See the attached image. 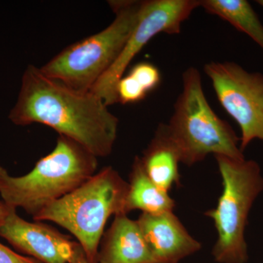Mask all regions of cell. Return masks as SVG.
I'll return each instance as SVG.
<instances>
[{"label": "cell", "instance_id": "obj_13", "mask_svg": "<svg viewBox=\"0 0 263 263\" xmlns=\"http://www.w3.org/2000/svg\"><path fill=\"white\" fill-rule=\"evenodd\" d=\"M176 202L155 184L143 168L141 158L136 157L128 183L126 198V214L133 210H141L143 214H158L174 212Z\"/></svg>", "mask_w": 263, "mask_h": 263}, {"label": "cell", "instance_id": "obj_19", "mask_svg": "<svg viewBox=\"0 0 263 263\" xmlns=\"http://www.w3.org/2000/svg\"><path fill=\"white\" fill-rule=\"evenodd\" d=\"M11 209L12 206H10L6 202L0 201V222L6 217Z\"/></svg>", "mask_w": 263, "mask_h": 263}, {"label": "cell", "instance_id": "obj_3", "mask_svg": "<svg viewBox=\"0 0 263 263\" xmlns=\"http://www.w3.org/2000/svg\"><path fill=\"white\" fill-rule=\"evenodd\" d=\"M128 183L112 167L98 174L70 193L33 216L53 221L79 240L90 263H98L99 245L110 216L125 214Z\"/></svg>", "mask_w": 263, "mask_h": 263}, {"label": "cell", "instance_id": "obj_18", "mask_svg": "<svg viewBox=\"0 0 263 263\" xmlns=\"http://www.w3.org/2000/svg\"><path fill=\"white\" fill-rule=\"evenodd\" d=\"M71 263H90L86 258V254H85L81 246L76 252L75 257Z\"/></svg>", "mask_w": 263, "mask_h": 263}, {"label": "cell", "instance_id": "obj_11", "mask_svg": "<svg viewBox=\"0 0 263 263\" xmlns=\"http://www.w3.org/2000/svg\"><path fill=\"white\" fill-rule=\"evenodd\" d=\"M98 252L100 263H160L147 245L138 221L115 216Z\"/></svg>", "mask_w": 263, "mask_h": 263}, {"label": "cell", "instance_id": "obj_12", "mask_svg": "<svg viewBox=\"0 0 263 263\" xmlns=\"http://www.w3.org/2000/svg\"><path fill=\"white\" fill-rule=\"evenodd\" d=\"M140 158L148 177L161 190L169 193L174 185H181V157L167 133L165 124L158 126L155 136L143 152V157Z\"/></svg>", "mask_w": 263, "mask_h": 263}, {"label": "cell", "instance_id": "obj_17", "mask_svg": "<svg viewBox=\"0 0 263 263\" xmlns=\"http://www.w3.org/2000/svg\"><path fill=\"white\" fill-rule=\"evenodd\" d=\"M0 263H42L31 257H24L0 243Z\"/></svg>", "mask_w": 263, "mask_h": 263}, {"label": "cell", "instance_id": "obj_7", "mask_svg": "<svg viewBox=\"0 0 263 263\" xmlns=\"http://www.w3.org/2000/svg\"><path fill=\"white\" fill-rule=\"evenodd\" d=\"M198 7L200 0L142 1L138 23L122 53L93 86L91 92L101 99L106 106L117 103V85L133 59L157 34L181 32L183 22Z\"/></svg>", "mask_w": 263, "mask_h": 263}, {"label": "cell", "instance_id": "obj_5", "mask_svg": "<svg viewBox=\"0 0 263 263\" xmlns=\"http://www.w3.org/2000/svg\"><path fill=\"white\" fill-rule=\"evenodd\" d=\"M109 5L115 13L113 22L62 50L40 67L44 75L76 91H91L122 53L138 23L142 1H110Z\"/></svg>", "mask_w": 263, "mask_h": 263}, {"label": "cell", "instance_id": "obj_1", "mask_svg": "<svg viewBox=\"0 0 263 263\" xmlns=\"http://www.w3.org/2000/svg\"><path fill=\"white\" fill-rule=\"evenodd\" d=\"M91 91L70 89L29 65L8 118L17 126H48L98 158L111 154L117 138L119 119Z\"/></svg>", "mask_w": 263, "mask_h": 263}, {"label": "cell", "instance_id": "obj_4", "mask_svg": "<svg viewBox=\"0 0 263 263\" xmlns=\"http://www.w3.org/2000/svg\"><path fill=\"white\" fill-rule=\"evenodd\" d=\"M183 89L174 105V113L166 124L167 133L179 151L181 163L192 166L208 155L245 159L240 138L230 124L209 105L195 67L182 75Z\"/></svg>", "mask_w": 263, "mask_h": 263}, {"label": "cell", "instance_id": "obj_10", "mask_svg": "<svg viewBox=\"0 0 263 263\" xmlns=\"http://www.w3.org/2000/svg\"><path fill=\"white\" fill-rule=\"evenodd\" d=\"M138 224L155 258L160 263H178L201 249L174 212L142 213Z\"/></svg>", "mask_w": 263, "mask_h": 263}, {"label": "cell", "instance_id": "obj_6", "mask_svg": "<svg viewBox=\"0 0 263 263\" xmlns=\"http://www.w3.org/2000/svg\"><path fill=\"white\" fill-rule=\"evenodd\" d=\"M214 157L223 190L216 206L205 213L214 221L217 232L212 254L219 263H245L248 259L245 231L249 214L263 191L260 167L254 160Z\"/></svg>", "mask_w": 263, "mask_h": 263}, {"label": "cell", "instance_id": "obj_20", "mask_svg": "<svg viewBox=\"0 0 263 263\" xmlns=\"http://www.w3.org/2000/svg\"><path fill=\"white\" fill-rule=\"evenodd\" d=\"M256 3L263 8V0H257V1H256Z\"/></svg>", "mask_w": 263, "mask_h": 263}, {"label": "cell", "instance_id": "obj_16", "mask_svg": "<svg viewBox=\"0 0 263 263\" xmlns=\"http://www.w3.org/2000/svg\"><path fill=\"white\" fill-rule=\"evenodd\" d=\"M148 93L129 74L121 78L117 85V103L132 104L144 100Z\"/></svg>", "mask_w": 263, "mask_h": 263}, {"label": "cell", "instance_id": "obj_15", "mask_svg": "<svg viewBox=\"0 0 263 263\" xmlns=\"http://www.w3.org/2000/svg\"><path fill=\"white\" fill-rule=\"evenodd\" d=\"M147 93L157 89L161 82V73L158 67L148 62H141L133 66L129 72Z\"/></svg>", "mask_w": 263, "mask_h": 263}, {"label": "cell", "instance_id": "obj_14", "mask_svg": "<svg viewBox=\"0 0 263 263\" xmlns=\"http://www.w3.org/2000/svg\"><path fill=\"white\" fill-rule=\"evenodd\" d=\"M200 7L245 33L263 50V25L247 0H200Z\"/></svg>", "mask_w": 263, "mask_h": 263}, {"label": "cell", "instance_id": "obj_8", "mask_svg": "<svg viewBox=\"0 0 263 263\" xmlns=\"http://www.w3.org/2000/svg\"><path fill=\"white\" fill-rule=\"evenodd\" d=\"M204 72L219 103L239 126L242 152L251 142L263 141V75L249 72L234 62H210Z\"/></svg>", "mask_w": 263, "mask_h": 263}, {"label": "cell", "instance_id": "obj_9", "mask_svg": "<svg viewBox=\"0 0 263 263\" xmlns=\"http://www.w3.org/2000/svg\"><path fill=\"white\" fill-rule=\"evenodd\" d=\"M0 236L42 263H71L81 247L51 227L24 220L13 207L0 222Z\"/></svg>", "mask_w": 263, "mask_h": 263}, {"label": "cell", "instance_id": "obj_2", "mask_svg": "<svg viewBox=\"0 0 263 263\" xmlns=\"http://www.w3.org/2000/svg\"><path fill=\"white\" fill-rule=\"evenodd\" d=\"M98 157L77 142L59 136L53 152L24 176L14 177L0 166V195L10 206L33 216L92 177Z\"/></svg>", "mask_w": 263, "mask_h": 263}]
</instances>
